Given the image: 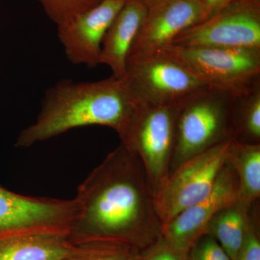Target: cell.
Instances as JSON below:
<instances>
[{"instance_id": "cell-1", "label": "cell", "mask_w": 260, "mask_h": 260, "mask_svg": "<svg viewBox=\"0 0 260 260\" xmlns=\"http://www.w3.org/2000/svg\"><path fill=\"white\" fill-rule=\"evenodd\" d=\"M78 216L70 231L74 244L107 239L138 251L162 237L155 195L139 158L122 143L78 186Z\"/></svg>"}, {"instance_id": "cell-2", "label": "cell", "mask_w": 260, "mask_h": 260, "mask_svg": "<svg viewBox=\"0 0 260 260\" xmlns=\"http://www.w3.org/2000/svg\"><path fill=\"white\" fill-rule=\"evenodd\" d=\"M138 108L124 78L63 80L46 92L37 119L20 132L15 146L29 148L75 128L99 125L120 136Z\"/></svg>"}, {"instance_id": "cell-3", "label": "cell", "mask_w": 260, "mask_h": 260, "mask_svg": "<svg viewBox=\"0 0 260 260\" xmlns=\"http://www.w3.org/2000/svg\"><path fill=\"white\" fill-rule=\"evenodd\" d=\"M234 98L205 87L178 103L169 174L188 159L234 139Z\"/></svg>"}, {"instance_id": "cell-4", "label": "cell", "mask_w": 260, "mask_h": 260, "mask_svg": "<svg viewBox=\"0 0 260 260\" xmlns=\"http://www.w3.org/2000/svg\"><path fill=\"white\" fill-rule=\"evenodd\" d=\"M158 51L184 65L208 87L233 95L260 81V49L168 44Z\"/></svg>"}, {"instance_id": "cell-5", "label": "cell", "mask_w": 260, "mask_h": 260, "mask_svg": "<svg viewBox=\"0 0 260 260\" xmlns=\"http://www.w3.org/2000/svg\"><path fill=\"white\" fill-rule=\"evenodd\" d=\"M177 104L138 106L119 136L121 143L139 158L154 195L170 172Z\"/></svg>"}, {"instance_id": "cell-6", "label": "cell", "mask_w": 260, "mask_h": 260, "mask_svg": "<svg viewBox=\"0 0 260 260\" xmlns=\"http://www.w3.org/2000/svg\"><path fill=\"white\" fill-rule=\"evenodd\" d=\"M123 78L138 106L145 107L173 105L208 87L160 51L129 58Z\"/></svg>"}, {"instance_id": "cell-7", "label": "cell", "mask_w": 260, "mask_h": 260, "mask_svg": "<svg viewBox=\"0 0 260 260\" xmlns=\"http://www.w3.org/2000/svg\"><path fill=\"white\" fill-rule=\"evenodd\" d=\"M234 139L188 159L169 174L155 194L164 227L178 214L209 194L229 160Z\"/></svg>"}, {"instance_id": "cell-8", "label": "cell", "mask_w": 260, "mask_h": 260, "mask_svg": "<svg viewBox=\"0 0 260 260\" xmlns=\"http://www.w3.org/2000/svg\"><path fill=\"white\" fill-rule=\"evenodd\" d=\"M169 44L260 49L259 0H236L216 14L181 32Z\"/></svg>"}, {"instance_id": "cell-9", "label": "cell", "mask_w": 260, "mask_h": 260, "mask_svg": "<svg viewBox=\"0 0 260 260\" xmlns=\"http://www.w3.org/2000/svg\"><path fill=\"white\" fill-rule=\"evenodd\" d=\"M79 207L75 198L31 197L0 186V233L70 231Z\"/></svg>"}, {"instance_id": "cell-10", "label": "cell", "mask_w": 260, "mask_h": 260, "mask_svg": "<svg viewBox=\"0 0 260 260\" xmlns=\"http://www.w3.org/2000/svg\"><path fill=\"white\" fill-rule=\"evenodd\" d=\"M237 174L229 160L209 194L178 214L162 229V238L174 249L188 254L195 242L206 234L210 220L239 197Z\"/></svg>"}, {"instance_id": "cell-11", "label": "cell", "mask_w": 260, "mask_h": 260, "mask_svg": "<svg viewBox=\"0 0 260 260\" xmlns=\"http://www.w3.org/2000/svg\"><path fill=\"white\" fill-rule=\"evenodd\" d=\"M126 0H101L99 4L57 26L67 59L93 68L99 64L103 40Z\"/></svg>"}, {"instance_id": "cell-12", "label": "cell", "mask_w": 260, "mask_h": 260, "mask_svg": "<svg viewBox=\"0 0 260 260\" xmlns=\"http://www.w3.org/2000/svg\"><path fill=\"white\" fill-rule=\"evenodd\" d=\"M205 19L199 0H157L147 7L128 59L158 51Z\"/></svg>"}, {"instance_id": "cell-13", "label": "cell", "mask_w": 260, "mask_h": 260, "mask_svg": "<svg viewBox=\"0 0 260 260\" xmlns=\"http://www.w3.org/2000/svg\"><path fill=\"white\" fill-rule=\"evenodd\" d=\"M75 247L69 231L0 233V260H69Z\"/></svg>"}, {"instance_id": "cell-14", "label": "cell", "mask_w": 260, "mask_h": 260, "mask_svg": "<svg viewBox=\"0 0 260 260\" xmlns=\"http://www.w3.org/2000/svg\"><path fill=\"white\" fill-rule=\"evenodd\" d=\"M141 0H126L103 40L99 64L107 65L112 77L121 79L126 74L130 51L146 14Z\"/></svg>"}, {"instance_id": "cell-15", "label": "cell", "mask_w": 260, "mask_h": 260, "mask_svg": "<svg viewBox=\"0 0 260 260\" xmlns=\"http://www.w3.org/2000/svg\"><path fill=\"white\" fill-rule=\"evenodd\" d=\"M254 205L247 206L237 200L220 210L207 227L206 234L216 239L232 260L242 246Z\"/></svg>"}, {"instance_id": "cell-16", "label": "cell", "mask_w": 260, "mask_h": 260, "mask_svg": "<svg viewBox=\"0 0 260 260\" xmlns=\"http://www.w3.org/2000/svg\"><path fill=\"white\" fill-rule=\"evenodd\" d=\"M229 162L239 179L238 200L252 206L260 198V144L239 143L234 140Z\"/></svg>"}, {"instance_id": "cell-17", "label": "cell", "mask_w": 260, "mask_h": 260, "mask_svg": "<svg viewBox=\"0 0 260 260\" xmlns=\"http://www.w3.org/2000/svg\"><path fill=\"white\" fill-rule=\"evenodd\" d=\"M233 129L236 141L260 144V81L235 95Z\"/></svg>"}, {"instance_id": "cell-18", "label": "cell", "mask_w": 260, "mask_h": 260, "mask_svg": "<svg viewBox=\"0 0 260 260\" xmlns=\"http://www.w3.org/2000/svg\"><path fill=\"white\" fill-rule=\"evenodd\" d=\"M69 260H130L140 251L125 243L91 239L76 243Z\"/></svg>"}, {"instance_id": "cell-19", "label": "cell", "mask_w": 260, "mask_h": 260, "mask_svg": "<svg viewBox=\"0 0 260 260\" xmlns=\"http://www.w3.org/2000/svg\"><path fill=\"white\" fill-rule=\"evenodd\" d=\"M46 13L56 25L99 4L101 0H39Z\"/></svg>"}, {"instance_id": "cell-20", "label": "cell", "mask_w": 260, "mask_h": 260, "mask_svg": "<svg viewBox=\"0 0 260 260\" xmlns=\"http://www.w3.org/2000/svg\"><path fill=\"white\" fill-rule=\"evenodd\" d=\"M257 203L253 207L249 226L235 260H260L259 219Z\"/></svg>"}, {"instance_id": "cell-21", "label": "cell", "mask_w": 260, "mask_h": 260, "mask_svg": "<svg viewBox=\"0 0 260 260\" xmlns=\"http://www.w3.org/2000/svg\"><path fill=\"white\" fill-rule=\"evenodd\" d=\"M188 260H232L216 239L205 234L188 253Z\"/></svg>"}, {"instance_id": "cell-22", "label": "cell", "mask_w": 260, "mask_h": 260, "mask_svg": "<svg viewBox=\"0 0 260 260\" xmlns=\"http://www.w3.org/2000/svg\"><path fill=\"white\" fill-rule=\"evenodd\" d=\"M142 260H188V254L174 249L162 237L144 250L140 251Z\"/></svg>"}, {"instance_id": "cell-23", "label": "cell", "mask_w": 260, "mask_h": 260, "mask_svg": "<svg viewBox=\"0 0 260 260\" xmlns=\"http://www.w3.org/2000/svg\"><path fill=\"white\" fill-rule=\"evenodd\" d=\"M205 13V20L216 14L236 0H199Z\"/></svg>"}, {"instance_id": "cell-24", "label": "cell", "mask_w": 260, "mask_h": 260, "mask_svg": "<svg viewBox=\"0 0 260 260\" xmlns=\"http://www.w3.org/2000/svg\"><path fill=\"white\" fill-rule=\"evenodd\" d=\"M142 2L145 3L147 7H148L149 5L153 4V3H155L157 0H141Z\"/></svg>"}, {"instance_id": "cell-25", "label": "cell", "mask_w": 260, "mask_h": 260, "mask_svg": "<svg viewBox=\"0 0 260 260\" xmlns=\"http://www.w3.org/2000/svg\"><path fill=\"white\" fill-rule=\"evenodd\" d=\"M130 260H142L141 257H140V252L138 253V254H135L134 256H133V258H132Z\"/></svg>"}]
</instances>
